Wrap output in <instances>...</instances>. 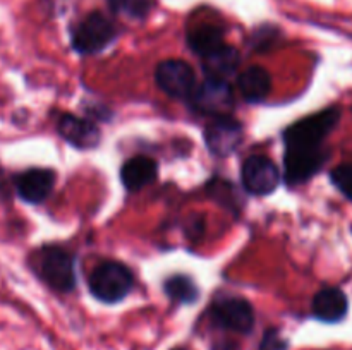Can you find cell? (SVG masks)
I'll return each mask as SVG.
<instances>
[{
    "label": "cell",
    "mask_w": 352,
    "mask_h": 350,
    "mask_svg": "<svg viewBox=\"0 0 352 350\" xmlns=\"http://www.w3.org/2000/svg\"><path fill=\"white\" fill-rule=\"evenodd\" d=\"M57 130L69 144L79 150H91L98 146L100 130L89 120L72 113H64L57 122Z\"/></svg>",
    "instance_id": "11"
},
{
    "label": "cell",
    "mask_w": 352,
    "mask_h": 350,
    "mask_svg": "<svg viewBox=\"0 0 352 350\" xmlns=\"http://www.w3.org/2000/svg\"><path fill=\"white\" fill-rule=\"evenodd\" d=\"M155 78H157L158 88L165 95L177 100H191L196 86H198L191 65L184 60H177V58L160 62L157 72H155Z\"/></svg>",
    "instance_id": "5"
},
{
    "label": "cell",
    "mask_w": 352,
    "mask_h": 350,
    "mask_svg": "<svg viewBox=\"0 0 352 350\" xmlns=\"http://www.w3.org/2000/svg\"><path fill=\"white\" fill-rule=\"evenodd\" d=\"M339 120V108H325L285 129V182L298 185L318 174L329 158V153L323 150V143Z\"/></svg>",
    "instance_id": "1"
},
{
    "label": "cell",
    "mask_w": 352,
    "mask_h": 350,
    "mask_svg": "<svg viewBox=\"0 0 352 350\" xmlns=\"http://www.w3.org/2000/svg\"><path fill=\"white\" fill-rule=\"evenodd\" d=\"M155 0H109L113 12L122 14L131 19H143L153 9Z\"/></svg>",
    "instance_id": "18"
},
{
    "label": "cell",
    "mask_w": 352,
    "mask_h": 350,
    "mask_svg": "<svg viewBox=\"0 0 352 350\" xmlns=\"http://www.w3.org/2000/svg\"><path fill=\"white\" fill-rule=\"evenodd\" d=\"M88 285L93 297L107 304H116L133 290L134 277L126 264L105 261L93 270Z\"/></svg>",
    "instance_id": "2"
},
{
    "label": "cell",
    "mask_w": 352,
    "mask_h": 350,
    "mask_svg": "<svg viewBox=\"0 0 352 350\" xmlns=\"http://www.w3.org/2000/svg\"><path fill=\"white\" fill-rule=\"evenodd\" d=\"M117 30L112 21L103 12H89L78 26L72 30V48L82 55L98 54L109 47L116 38Z\"/></svg>",
    "instance_id": "3"
},
{
    "label": "cell",
    "mask_w": 352,
    "mask_h": 350,
    "mask_svg": "<svg viewBox=\"0 0 352 350\" xmlns=\"http://www.w3.org/2000/svg\"><path fill=\"white\" fill-rule=\"evenodd\" d=\"M239 91L250 103L263 102L272 89V75L267 69L260 65H251L239 75Z\"/></svg>",
    "instance_id": "15"
},
{
    "label": "cell",
    "mask_w": 352,
    "mask_h": 350,
    "mask_svg": "<svg viewBox=\"0 0 352 350\" xmlns=\"http://www.w3.org/2000/svg\"><path fill=\"white\" fill-rule=\"evenodd\" d=\"M188 45L199 57L212 54L213 50L226 45L223 41V30L215 24H199L188 34Z\"/></svg>",
    "instance_id": "16"
},
{
    "label": "cell",
    "mask_w": 352,
    "mask_h": 350,
    "mask_svg": "<svg viewBox=\"0 0 352 350\" xmlns=\"http://www.w3.org/2000/svg\"><path fill=\"white\" fill-rule=\"evenodd\" d=\"M349 302L340 288L327 287L313 299V316L323 323H339L346 318Z\"/></svg>",
    "instance_id": "12"
},
{
    "label": "cell",
    "mask_w": 352,
    "mask_h": 350,
    "mask_svg": "<svg viewBox=\"0 0 352 350\" xmlns=\"http://www.w3.org/2000/svg\"><path fill=\"white\" fill-rule=\"evenodd\" d=\"M16 191L23 201L38 205L50 196L55 184V174L48 168H30L16 177Z\"/></svg>",
    "instance_id": "10"
},
{
    "label": "cell",
    "mask_w": 352,
    "mask_h": 350,
    "mask_svg": "<svg viewBox=\"0 0 352 350\" xmlns=\"http://www.w3.org/2000/svg\"><path fill=\"white\" fill-rule=\"evenodd\" d=\"M213 350H237V343L229 342V340H223V342H219Z\"/></svg>",
    "instance_id": "21"
},
{
    "label": "cell",
    "mask_w": 352,
    "mask_h": 350,
    "mask_svg": "<svg viewBox=\"0 0 352 350\" xmlns=\"http://www.w3.org/2000/svg\"><path fill=\"white\" fill-rule=\"evenodd\" d=\"M287 340L278 333V329H268L261 340L260 350H287Z\"/></svg>",
    "instance_id": "20"
},
{
    "label": "cell",
    "mask_w": 352,
    "mask_h": 350,
    "mask_svg": "<svg viewBox=\"0 0 352 350\" xmlns=\"http://www.w3.org/2000/svg\"><path fill=\"white\" fill-rule=\"evenodd\" d=\"M332 182L342 194L352 199V163L340 165L336 170H332Z\"/></svg>",
    "instance_id": "19"
},
{
    "label": "cell",
    "mask_w": 352,
    "mask_h": 350,
    "mask_svg": "<svg viewBox=\"0 0 352 350\" xmlns=\"http://www.w3.org/2000/svg\"><path fill=\"white\" fill-rule=\"evenodd\" d=\"M157 174L158 167L155 160L148 156H134L124 163L122 170H120V178L127 191L134 192L151 184L157 178Z\"/></svg>",
    "instance_id": "14"
},
{
    "label": "cell",
    "mask_w": 352,
    "mask_h": 350,
    "mask_svg": "<svg viewBox=\"0 0 352 350\" xmlns=\"http://www.w3.org/2000/svg\"><path fill=\"white\" fill-rule=\"evenodd\" d=\"M189 102L198 112L205 113V115H229L234 105L232 89L227 81L206 78L201 84L196 86Z\"/></svg>",
    "instance_id": "7"
},
{
    "label": "cell",
    "mask_w": 352,
    "mask_h": 350,
    "mask_svg": "<svg viewBox=\"0 0 352 350\" xmlns=\"http://www.w3.org/2000/svg\"><path fill=\"white\" fill-rule=\"evenodd\" d=\"M213 325L236 333H250L254 326L253 305L243 297H223L210 309Z\"/></svg>",
    "instance_id": "6"
},
{
    "label": "cell",
    "mask_w": 352,
    "mask_h": 350,
    "mask_svg": "<svg viewBox=\"0 0 352 350\" xmlns=\"http://www.w3.org/2000/svg\"><path fill=\"white\" fill-rule=\"evenodd\" d=\"M165 294L175 302H182V304H191L198 299L199 290L195 285V281L186 275H174L165 281Z\"/></svg>",
    "instance_id": "17"
},
{
    "label": "cell",
    "mask_w": 352,
    "mask_h": 350,
    "mask_svg": "<svg viewBox=\"0 0 352 350\" xmlns=\"http://www.w3.org/2000/svg\"><path fill=\"white\" fill-rule=\"evenodd\" d=\"M201 58H203V72H205L206 78L222 79V81H227V79L237 71L241 62L239 51L227 43Z\"/></svg>",
    "instance_id": "13"
},
{
    "label": "cell",
    "mask_w": 352,
    "mask_h": 350,
    "mask_svg": "<svg viewBox=\"0 0 352 350\" xmlns=\"http://www.w3.org/2000/svg\"><path fill=\"white\" fill-rule=\"evenodd\" d=\"M38 273L54 290L71 292L76 287L74 259L62 247L48 246L36 257Z\"/></svg>",
    "instance_id": "4"
},
{
    "label": "cell",
    "mask_w": 352,
    "mask_h": 350,
    "mask_svg": "<svg viewBox=\"0 0 352 350\" xmlns=\"http://www.w3.org/2000/svg\"><path fill=\"white\" fill-rule=\"evenodd\" d=\"M241 180L250 194L268 196L280 184V172L270 158L253 154L241 167Z\"/></svg>",
    "instance_id": "8"
},
{
    "label": "cell",
    "mask_w": 352,
    "mask_h": 350,
    "mask_svg": "<svg viewBox=\"0 0 352 350\" xmlns=\"http://www.w3.org/2000/svg\"><path fill=\"white\" fill-rule=\"evenodd\" d=\"M174 350H186V349H174Z\"/></svg>",
    "instance_id": "22"
},
{
    "label": "cell",
    "mask_w": 352,
    "mask_h": 350,
    "mask_svg": "<svg viewBox=\"0 0 352 350\" xmlns=\"http://www.w3.org/2000/svg\"><path fill=\"white\" fill-rule=\"evenodd\" d=\"M243 139V127L237 120L230 119V115L215 117L208 124L205 130L206 146L213 154L226 156L230 154Z\"/></svg>",
    "instance_id": "9"
}]
</instances>
